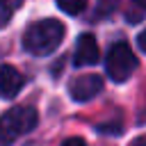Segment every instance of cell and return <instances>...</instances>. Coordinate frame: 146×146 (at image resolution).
Listing matches in <instances>:
<instances>
[{
    "mask_svg": "<svg viewBox=\"0 0 146 146\" xmlns=\"http://www.w3.org/2000/svg\"><path fill=\"white\" fill-rule=\"evenodd\" d=\"M64 23L57 18H41L36 23H32L25 34H23V48L30 55L36 57H46L50 52H55L64 39Z\"/></svg>",
    "mask_w": 146,
    "mask_h": 146,
    "instance_id": "1",
    "label": "cell"
},
{
    "mask_svg": "<svg viewBox=\"0 0 146 146\" xmlns=\"http://www.w3.org/2000/svg\"><path fill=\"white\" fill-rule=\"evenodd\" d=\"M36 121H39V114L30 105H21V107L7 110L0 116V146H9L18 137L32 132L36 128Z\"/></svg>",
    "mask_w": 146,
    "mask_h": 146,
    "instance_id": "2",
    "label": "cell"
},
{
    "mask_svg": "<svg viewBox=\"0 0 146 146\" xmlns=\"http://www.w3.org/2000/svg\"><path fill=\"white\" fill-rule=\"evenodd\" d=\"M137 68V55L125 41H116L110 46V52L105 57V71L110 80L114 82H125Z\"/></svg>",
    "mask_w": 146,
    "mask_h": 146,
    "instance_id": "3",
    "label": "cell"
},
{
    "mask_svg": "<svg viewBox=\"0 0 146 146\" xmlns=\"http://www.w3.org/2000/svg\"><path fill=\"white\" fill-rule=\"evenodd\" d=\"M100 91H103V78L96 75V73H84V75L75 78L68 87L71 98L78 100V103H87V100L96 98Z\"/></svg>",
    "mask_w": 146,
    "mask_h": 146,
    "instance_id": "4",
    "label": "cell"
},
{
    "mask_svg": "<svg viewBox=\"0 0 146 146\" xmlns=\"http://www.w3.org/2000/svg\"><path fill=\"white\" fill-rule=\"evenodd\" d=\"M25 87V75L11 64H0V98L11 100Z\"/></svg>",
    "mask_w": 146,
    "mask_h": 146,
    "instance_id": "5",
    "label": "cell"
},
{
    "mask_svg": "<svg viewBox=\"0 0 146 146\" xmlns=\"http://www.w3.org/2000/svg\"><path fill=\"white\" fill-rule=\"evenodd\" d=\"M98 62V43L91 34H80L78 43H75V55H73V64L75 66H91Z\"/></svg>",
    "mask_w": 146,
    "mask_h": 146,
    "instance_id": "6",
    "label": "cell"
},
{
    "mask_svg": "<svg viewBox=\"0 0 146 146\" xmlns=\"http://www.w3.org/2000/svg\"><path fill=\"white\" fill-rule=\"evenodd\" d=\"M57 7L66 14H80L87 9V2H57Z\"/></svg>",
    "mask_w": 146,
    "mask_h": 146,
    "instance_id": "7",
    "label": "cell"
},
{
    "mask_svg": "<svg viewBox=\"0 0 146 146\" xmlns=\"http://www.w3.org/2000/svg\"><path fill=\"white\" fill-rule=\"evenodd\" d=\"M11 11H14V5H9V2H2V0H0V27H5V25L9 23Z\"/></svg>",
    "mask_w": 146,
    "mask_h": 146,
    "instance_id": "8",
    "label": "cell"
},
{
    "mask_svg": "<svg viewBox=\"0 0 146 146\" xmlns=\"http://www.w3.org/2000/svg\"><path fill=\"white\" fill-rule=\"evenodd\" d=\"M62 146H84V139H82V137H71V139H66Z\"/></svg>",
    "mask_w": 146,
    "mask_h": 146,
    "instance_id": "9",
    "label": "cell"
},
{
    "mask_svg": "<svg viewBox=\"0 0 146 146\" xmlns=\"http://www.w3.org/2000/svg\"><path fill=\"white\" fill-rule=\"evenodd\" d=\"M137 43H139V50H146V32H141V34H139Z\"/></svg>",
    "mask_w": 146,
    "mask_h": 146,
    "instance_id": "10",
    "label": "cell"
},
{
    "mask_svg": "<svg viewBox=\"0 0 146 146\" xmlns=\"http://www.w3.org/2000/svg\"><path fill=\"white\" fill-rule=\"evenodd\" d=\"M135 146H144V137H139V139L135 141Z\"/></svg>",
    "mask_w": 146,
    "mask_h": 146,
    "instance_id": "11",
    "label": "cell"
}]
</instances>
